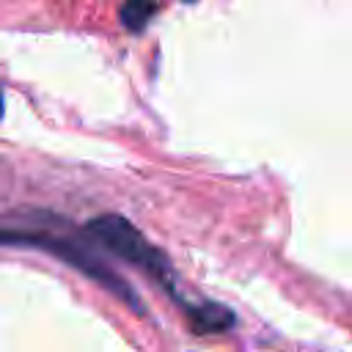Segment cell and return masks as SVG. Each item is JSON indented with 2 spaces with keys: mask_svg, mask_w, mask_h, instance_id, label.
<instances>
[{
  "mask_svg": "<svg viewBox=\"0 0 352 352\" xmlns=\"http://www.w3.org/2000/svg\"><path fill=\"white\" fill-rule=\"evenodd\" d=\"M0 245H19V248H38V250H47L58 258H63L69 267L80 270L82 275H88L91 280H96L102 289H107L113 297L124 300L132 311H143V302L140 297L129 289V283L116 275L107 264H102L99 256H94L82 242H74V239H66V236H58V234H47V231H19V228H0Z\"/></svg>",
  "mask_w": 352,
  "mask_h": 352,
  "instance_id": "cell-1",
  "label": "cell"
},
{
  "mask_svg": "<svg viewBox=\"0 0 352 352\" xmlns=\"http://www.w3.org/2000/svg\"><path fill=\"white\" fill-rule=\"evenodd\" d=\"M85 231H88L104 250H110V253H116L118 258H124V261H129V264L146 270L173 300H179V297H176V289H173V286H176V275H173L170 261H168L165 253H160L126 217H121V214H99V217H94V220L85 226Z\"/></svg>",
  "mask_w": 352,
  "mask_h": 352,
  "instance_id": "cell-2",
  "label": "cell"
},
{
  "mask_svg": "<svg viewBox=\"0 0 352 352\" xmlns=\"http://www.w3.org/2000/svg\"><path fill=\"white\" fill-rule=\"evenodd\" d=\"M184 314L190 316L195 333H226L228 327H234V314L217 302H209V305L184 302Z\"/></svg>",
  "mask_w": 352,
  "mask_h": 352,
  "instance_id": "cell-3",
  "label": "cell"
},
{
  "mask_svg": "<svg viewBox=\"0 0 352 352\" xmlns=\"http://www.w3.org/2000/svg\"><path fill=\"white\" fill-rule=\"evenodd\" d=\"M154 8H157L154 0H126V3L121 6V25H124L126 30L138 33V30L146 28V22L151 19Z\"/></svg>",
  "mask_w": 352,
  "mask_h": 352,
  "instance_id": "cell-4",
  "label": "cell"
},
{
  "mask_svg": "<svg viewBox=\"0 0 352 352\" xmlns=\"http://www.w3.org/2000/svg\"><path fill=\"white\" fill-rule=\"evenodd\" d=\"M0 116H3V94H0Z\"/></svg>",
  "mask_w": 352,
  "mask_h": 352,
  "instance_id": "cell-5",
  "label": "cell"
},
{
  "mask_svg": "<svg viewBox=\"0 0 352 352\" xmlns=\"http://www.w3.org/2000/svg\"><path fill=\"white\" fill-rule=\"evenodd\" d=\"M184 3H195V0H184Z\"/></svg>",
  "mask_w": 352,
  "mask_h": 352,
  "instance_id": "cell-6",
  "label": "cell"
}]
</instances>
